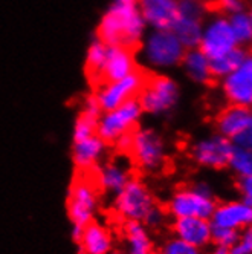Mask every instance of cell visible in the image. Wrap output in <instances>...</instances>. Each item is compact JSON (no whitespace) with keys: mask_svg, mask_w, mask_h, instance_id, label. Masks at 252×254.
<instances>
[{"mask_svg":"<svg viewBox=\"0 0 252 254\" xmlns=\"http://www.w3.org/2000/svg\"><path fill=\"white\" fill-rule=\"evenodd\" d=\"M208 254H231V251H229V248H223V247H217V245H215Z\"/></svg>","mask_w":252,"mask_h":254,"instance_id":"8d00e7d4","label":"cell"},{"mask_svg":"<svg viewBox=\"0 0 252 254\" xmlns=\"http://www.w3.org/2000/svg\"><path fill=\"white\" fill-rule=\"evenodd\" d=\"M237 189L242 194V199L246 201L252 207V176L249 178H240L237 181Z\"/></svg>","mask_w":252,"mask_h":254,"instance_id":"d590c367","label":"cell"},{"mask_svg":"<svg viewBox=\"0 0 252 254\" xmlns=\"http://www.w3.org/2000/svg\"><path fill=\"white\" fill-rule=\"evenodd\" d=\"M165 217H167V216H165V211L157 205V207L150 213V216L146 219L144 225H146L149 230H150V228H159L162 224L165 222Z\"/></svg>","mask_w":252,"mask_h":254,"instance_id":"e575fe53","label":"cell"},{"mask_svg":"<svg viewBox=\"0 0 252 254\" xmlns=\"http://www.w3.org/2000/svg\"><path fill=\"white\" fill-rule=\"evenodd\" d=\"M75 244L80 254H112L113 236L104 224L94 221L81 230Z\"/></svg>","mask_w":252,"mask_h":254,"instance_id":"ac0fdd59","label":"cell"},{"mask_svg":"<svg viewBox=\"0 0 252 254\" xmlns=\"http://www.w3.org/2000/svg\"><path fill=\"white\" fill-rule=\"evenodd\" d=\"M66 210L72 224V238L78 239L81 230L95 221L100 210V190L95 181L80 176L70 184L66 199Z\"/></svg>","mask_w":252,"mask_h":254,"instance_id":"3957f363","label":"cell"},{"mask_svg":"<svg viewBox=\"0 0 252 254\" xmlns=\"http://www.w3.org/2000/svg\"><path fill=\"white\" fill-rule=\"evenodd\" d=\"M132 178L133 175L129 162L124 158H113L97 167L94 181L100 191L115 196L129 184Z\"/></svg>","mask_w":252,"mask_h":254,"instance_id":"5bb4252c","label":"cell"},{"mask_svg":"<svg viewBox=\"0 0 252 254\" xmlns=\"http://www.w3.org/2000/svg\"><path fill=\"white\" fill-rule=\"evenodd\" d=\"M217 5H219V9L228 17L232 14L246 11L245 0H217Z\"/></svg>","mask_w":252,"mask_h":254,"instance_id":"d6a6232c","label":"cell"},{"mask_svg":"<svg viewBox=\"0 0 252 254\" xmlns=\"http://www.w3.org/2000/svg\"><path fill=\"white\" fill-rule=\"evenodd\" d=\"M122 238L125 254H153V241L149 228L141 222H124Z\"/></svg>","mask_w":252,"mask_h":254,"instance_id":"44dd1931","label":"cell"},{"mask_svg":"<svg viewBox=\"0 0 252 254\" xmlns=\"http://www.w3.org/2000/svg\"><path fill=\"white\" fill-rule=\"evenodd\" d=\"M248 51L242 46H237L236 49L229 51L228 54H223V56L217 57V59H212L209 60L211 63V74H212V78H225L226 75H229L231 72L236 69L242 60L246 57Z\"/></svg>","mask_w":252,"mask_h":254,"instance_id":"cb8c5ba5","label":"cell"},{"mask_svg":"<svg viewBox=\"0 0 252 254\" xmlns=\"http://www.w3.org/2000/svg\"><path fill=\"white\" fill-rule=\"evenodd\" d=\"M181 100V87L177 81L168 75H154L146 80L138 101L142 112L149 115H167L177 106Z\"/></svg>","mask_w":252,"mask_h":254,"instance_id":"52a82bcc","label":"cell"},{"mask_svg":"<svg viewBox=\"0 0 252 254\" xmlns=\"http://www.w3.org/2000/svg\"><path fill=\"white\" fill-rule=\"evenodd\" d=\"M142 114L138 98L129 100L112 111L101 112L97 123V135L107 144H115L124 135L136 130Z\"/></svg>","mask_w":252,"mask_h":254,"instance_id":"ba28073f","label":"cell"},{"mask_svg":"<svg viewBox=\"0 0 252 254\" xmlns=\"http://www.w3.org/2000/svg\"><path fill=\"white\" fill-rule=\"evenodd\" d=\"M228 169L237 176V179L252 176V150L234 146L228 162Z\"/></svg>","mask_w":252,"mask_h":254,"instance_id":"4316f807","label":"cell"},{"mask_svg":"<svg viewBox=\"0 0 252 254\" xmlns=\"http://www.w3.org/2000/svg\"><path fill=\"white\" fill-rule=\"evenodd\" d=\"M156 207L151 190L138 178H132L129 184L113 196V211L124 222L144 224Z\"/></svg>","mask_w":252,"mask_h":254,"instance_id":"8992f818","label":"cell"},{"mask_svg":"<svg viewBox=\"0 0 252 254\" xmlns=\"http://www.w3.org/2000/svg\"><path fill=\"white\" fill-rule=\"evenodd\" d=\"M147 32V25L136 5L113 3L101 17L98 39L107 46L133 49L139 46Z\"/></svg>","mask_w":252,"mask_h":254,"instance_id":"6da1fadb","label":"cell"},{"mask_svg":"<svg viewBox=\"0 0 252 254\" xmlns=\"http://www.w3.org/2000/svg\"><path fill=\"white\" fill-rule=\"evenodd\" d=\"M217 201L214 190L206 183H196L177 189L167 202V213L174 219L179 217H202L209 219Z\"/></svg>","mask_w":252,"mask_h":254,"instance_id":"277c9868","label":"cell"},{"mask_svg":"<svg viewBox=\"0 0 252 254\" xmlns=\"http://www.w3.org/2000/svg\"><path fill=\"white\" fill-rule=\"evenodd\" d=\"M171 230L174 238L201 250H205L212 244V225L209 219L179 217V219H174Z\"/></svg>","mask_w":252,"mask_h":254,"instance_id":"9a60e30c","label":"cell"},{"mask_svg":"<svg viewBox=\"0 0 252 254\" xmlns=\"http://www.w3.org/2000/svg\"><path fill=\"white\" fill-rule=\"evenodd\" d=\"M232 144L236 147H242L246 150H252V121L245 127V129L232 139Z\"/></svg>","mask_w":252,"mask_h":254,"instance_id":"836d02e7","label":"cell"},{"mask_svg":"<svg viewBox=\"0 0 252 254\" xmlns=\"http://www.w3.org/2000/svg\"><path fill=\"white\" fill-rule=\"evenodd\" d=\"M220 89L229 104L252 109V52L229 75L220 80Z\"/></svg>","mask_w":252,"mask_h":254,"instance_id":"7c38bea8","label":"cell"},{"mask_svg":"<svg viewBox=\"0 0 252 254\" xmlns=\"http://www.w3.org/2000/svg\"><path fill=\"white\" fill-rule=\"evenodd\" d=\"M228 19H229L231 29L234 32V37H236L239 46L246 48L252 45V23H251L248 11L232 14Z\"/></svg>","mask_w":252,"mask_h":254,"instance_id":"484cf974","label":"cell"},{"mask_svg":"<svg viewBox=\"0 0 252 254\" xmlns=\"http://www.w3.org/2000/svg\"><path fill=\"white\" fill-rule=\"evenodd\" d=\"M231 254H252V225L239 233L237 242L229 248Z\"/></svg>","mask_w":252,"mask_h":254,"instance_id":"1f68e13d","label":"cell"},{"mask_svg":"<svg viewBox=\"0 0 252 254\" xmlns=\"http://www.w3.org/2000/svg\"><path fill=\"white\" fill-rule=\"evenodd\" d=\"M107 152V142L102 141L98 135H92L89 138L74 141L72 146V161L78 170L89 172L97 169Z\"/></svg>","mask_w":252,"mask_h":254,"instance_id":"d6986e66","label":"cell"},{"mask_svg":"<svg viewBox=\"0 0 252 254\" xmlns=\"http://www.w3.org/2000/svg\"><path fill=\"white\" fill-rule=\"evenodd\" d=\"M138 70V63L132 49L122 46H109L107 48L105 62L101 69V81H115L127 77Z\"/></svg>","mask_w":252,"mask_h":254,"instance_id":"e0dca14e","label":"cell"},{"mask_svg":"<svg viewBox=\"0 0 252 254\" xmlns=\"http://www.w3.org/2000/svg\"><path fill=\"white\" fill-rule=\"evenodd\" d=\"M170 29L179 39V42L185 46V49L199 48L201 35H202V29H203V22L177 15Z\"/></svg>","mask_w":252,"mask_h":254,"instance_id":"603a6c76","label":"cell"},{"mask_svg":"<svg viewBox=\"0 0 252 254\" xmlns=\"http://www.w3.org/2000/svg\"><path fill=\"white\" fill-rule=\"evenodd\" d=\"M129 153L133 164L146 173H159L168 161V147L160 133L150 127L136 129L132 133V146Z\"/></svg>","mask_w":252,"mask_h":254,"instance_id":"5b68a950","label":"cell"},{"mask_svg":"<svg viewBox=\"0 0 252 254\" xmlns=\"http://www.w3.org/2000/svg\"><path fill=\"white\" fill-rule=\"evenodd\" d=\"M252 121V109L229 104L215 118V129L217 133L228 139H234L245 127Z\"/></svg>","mask_w":252,"mask_h":254,"instance_id":"ffe728a7","label":"cell"},{"mask_svg":"<svg viewBox=\"0 0 252 254\" xmlns=\"http://www.w3.org/2000/svg\"><path fill=\"white\" fill-rule=\"evenodd\" d=\"M160 254H205L203 250L185 244L184 241H179L177 238H170L160 245Z\"/></svg>","mask_w":252,"mask_h":254,"instance_id":"f546056e","label":"cell"},{"mask_svg":"<svg viewBox=\"0 0 252 254\" xmlns=\"http://www.w3.org/2000/svg\"><path fill=\"white\" fill-rule=\"evenodd\" d=\"M147 77L141 70H135L133 74L115 81H101L95 90V100L101 109V112L112 111V109L127 103L129 100L138 98L141 89L146 83Z\"/></svg>","mask_w":252,"mask_h":254,"instance_id":"9c48e42d","label":"cell"},{"mask_svg":"<svg viewBox=\"0 0 252 254\" xmlns=\"http://www.w3.org/2000/svg\"><path fill=\"white\" fill-rule=\"evenodd\" d=\"M248 14H249V19H251V23H252V8L248 11Z\"/></svg>","mask_w":252,"mask_h":254,"instance_id":"f35d334b","label":"cell"},{"mask_svg":"<svg viewBox=\"0 0 252 254\" xmlns=\"http://www.w3.org/2000/svg\"><path fill=\"white\" fill-rule=\"evenodd\" d=\"M136 6L150 29H170L177 17V0H138Z\"/></svg>","mask_w":252,"mask_h":254,"instance_id":"2e32d148","label":"cell"},{"mask_svg":"<svg viewBox=\"0 0 252 254\" xmlns=\"http://www.w3.org/2000/svg\"><path fill=\"white\" fill-rule=\"evenodd\" d=\"M98 118L100 117H94L86 112H81L74 124V141H80L92 135H97Z\"/></svg>","mask_w":252,"mask_h":254,"instance_id":"f1b7e54d","label":"cell"},{"mask_svg":"<svg viewBox=\"0 0 252 254\" xmlns=\"http://www.w3.org/2000/svg\"><path fill=\"white\" fill-rule=\"evenodd\" d=\"M209 222L212 227L242 231L252 225V207L243 199H231L215 205Z\"/></svg>","mask_w":252,"mask_h":254,"instance_id":"4fadbf2b","label":"cell"},{"mask_svg":"<svg viewBox=\"0 0 252 254\" xmlns=\"http://www.w3.org/2000/svg\"><path fill=\"white\" fill-rule=\"evenodd\" d=\"M208 14L206 0H177V15L205 22Z\"/></svg>","mask_w":252,"mask_h":254,"instance_id":"83f0119b","label":"cell"},{"mask_svg":"<svg viewBox=\"0 0 252 254\" xmlns=\"http://www.w3.org/2000/svg\"><path fill=\"white\" fill-rule=\"evenodd\" d=\"M185 51L171 29H150L139 43V60L151 70L164 72L181 64Z\"/></svg>","mask_w":252,"mask_h":254,"instance_id":"7a4b0ae2","label":"cell"},{"mask_svg":"<svg viewBox=\"0 0 252 254\" xmlns=\"http://www.w3.org/2000/svg\"><path fill=\"white\" fill-rule=\"evenodd\" d=\"M237 46L239 43L236 37H234L228 15L214 14L208 17V19H205L199 49L209 60L217 59L223 56V54H228Z\"/></svg>","mask_w":252,"mask_h":254,"instance_id":"8fae6325","label":"cell"},{"mask_svg":"<svg viewBox=\"0 0 252 254\" xmlns=\"http://www.w3.org/2000/svg\"><path fill=\"white\" fill-rule=\"evenodd\" d=\"M107 48L109 46H107L104 42L97 39L89 45V49H87V56H86L87 72H89V75H91V78L97 83H100L101 69H102V64L105 62V56H107Z\"/></svg>","mask_w":252,"mask_h":254,"instance_id":"d4e9b609","label":"cell"},{"mask_svg":"<svg viewBox=\"0 0 252 254\" xmlns=\"http://www.w3.org/2000/svg\"><path fill=\"white\" fill-rule=\"evenodd\" d=\"M239 233L236 230H229V228H219V227H212V242L217 247L223 248H231L234 244L237 242Z\"/></svg>","mask_w":252,"mask_h":254,"instance_id":"4dcf8cb0","label":"cell"},{"mask_svg":"<svg viewBox=\"0 0 252 254\" xmlns=\"http://www.w3.org/2000/svg\"><path fill=\"white\" fill-rule=\"evenodd\" d=\"M181 66L185 75L196 84H208L212 80L209 59L199 48L187 49Z\"/></svg>","mask_w":252,"mask_h":254,"instance_id":"7402d4cb","label":"cell"},{"mask_svg":"<svg viewBox=\"0 0 252 254\" xmlns=\"http://www.w3.org/2000/svg\"><path fill=\"white\" fill-rule=\"evenodd\" d=\"M234 144L220 133H209L196 139L190 146V156L197 166L209 170H223L228 167Z\"/></svg>","mask_w":252,"mask_h":254,"instance_id":"30bf717a","label":"cell"},{"mask_svg":"<svg viewBox=\"0 0 252 254\" xmlns=\"http://www.w3.org/2000/svg\"><path fill=\"white\" fill-rule=\"evenodd\" d=\"M116 3H122V5H136L138 0H115Z\"/></svg>","mask_w":252,"mask_h":254,"instance_id":"74e56055","label":"cell"},{"mask_svg":"<svg viewBox=\"0 0 252 254\" xmlns=\"http://www.w3.org/2000/svg\"><path fill=\"white\" fill-rule=\"evenodd\" d=\"M153 254H160V253H153Z\"/></svg>","mask_w":252,"mask_h":254,"instance_id":"ab89813d","label":"cell"}]
</instances>
